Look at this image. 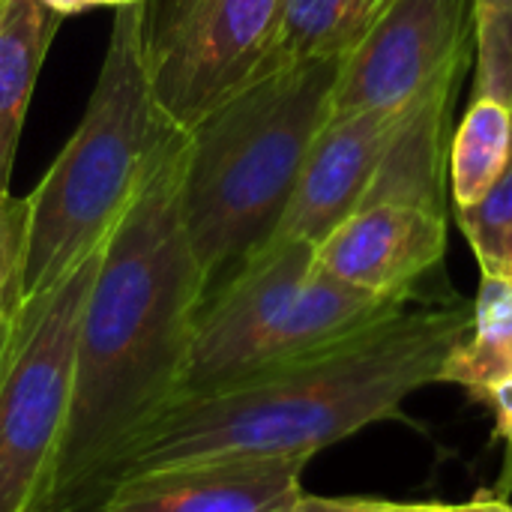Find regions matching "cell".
I'll use <instances>...</instances> for the list:
<instances>
[{"mask_svg":"<svg viewBox=\"0 0 512 512\" xmlns=\"http://www.w3.org/2000/svg\"><path fill=\"white\" fill-rule=\"evenodd\" d=\"M183 165L186 132L168 126L102 246L42 512H96L123 456L180 399L195 321L210 291L183 222Z\"/></svg>","mask_w":512,"mask_h":512,"instance_id":"obj_1","label":"cell"},{"mask_svg":"<svg viewBox=\"0 0 512 512\" xmlns=\"http://www.w3.org/2000/svg\"><path fill=\"white\" fill-rule=\"evenodd\" d=\"M474 300L417 294L381 321L309 357L171 402L132 444L117 480L198 459L315 456L366 426L402 417L468 333ZM114 489V486H111Z\"/></svg>","mask_w":512,"mask_h":512,"instance_id":"obj_2","label":"cell"},{"mask_svg":"<svg viewBox=\"0 0 512 512\" xmlns=\"http://www.w3.org/2000/svg\"><path fill=\"white\" fill-rule=\"evenodd\" d=\"M339 63L333 54L258 75L186 132L183 222L210 285L273 237L330 117Z\"/></svg>","mask_w":512,"mask_h":512,"instance_id":"obj_3","label":"cell"},{"mask_svg":"<svg viewBox=\"0 0 512 512\" xmlns=\"http://www.w3.org/2000/svg\"><path fill=\"white\" fill-rule=\"evenodd\" d=\"M168 126L147 72L144 0L117 6L87 111L39 186L24 198L15 306L48 294L108 240Z\"/></svg>","mask_w":512,"mask_h":512,"instance_id":"obj_4","label":"cell"},{"mask_svg":"<svg viewBox=\"0 0 512 512\" xmlns=\"http://www.w3.org/2000/svg\"><path fill=\"white\" fill-rule=\"evenodd\" d=\"M417 294L381 297L354 288L318 267L312 243L267 240L204 300L180 399L324 351Z\"/></svg>","mask_w":512,"mask_h":512,"instance_id":"obj_5","label":"cell"},{"mask_svg":"<svg viewBox=\"0 0 512 512\" xmlns=\"http://www.w3.org/2000/svg\"><path fill=\"white\" fill-rule=\"evenodd\" d=\"M102 246L48 294L9 312L0 351V512L45 510L72 402L81 315Z\"/></svg>","mask_w":512,"mask_h":512,"instance_id":"obj_6","label":"cell"},{"mask_svg":"<svg viewBox=\"0 0 512 512\" xmlns=\"http://www.w3.org/2000/svg\"><path fill=\"white\" fill-rule=\"evenodd\" d=\"M282 0H144V54L159 114L201 123L264 69Z\"/></svg>","mask_w":512,"mask_h":512,"instance_id":"obj_7","label":"cell"},{"mask_svg":"<svg viewBox=\"0 0 512 512\" xmlns=\"http://www.w3.org/2000/svg\"><path fill=\"white\" fill-rule=\"evenodd\" d=\"M471 39V0H390L342 54L330 114L399 111Z\"/></svg>","mask_w":512,"mask_h":512,"instance_id":"obj_8","label":"cell"},{"mask_svg":"<svg viewBox=\"0 0 512 512\" xmlns=\"http://www.w3.org/2000/svg\"><path fill=\"white\" fill-rule=\"evenodd\" d=\"M309 456H225L174 462L114 483L96 512H288Z\"/></svg>","mask_w":512,"mask_h":512,"instance_id":"obj_9","label":"cell"},{"mask_svg":"<svg viewBox=\"0 0 512 512\" xmlns=\"http://www.w3.org/2000/svg\"><path fill=\"white\" fill-rule=\"evenodd\" d=\"M447 252V213L372 204L354 210L318 246L315 261L330 276L381 294L399 297L420 291V282Z\"/></svg>","mask_w":512,"mask_h":512,"instance_id":"obj_10","label":"cell"},{"mask_svg":"<svg viewBox=\"0 0 512 512\" xmlns=\"http://www.w3.org/2000/svg\"><path fill=\"white\" fill-rule=\"evenodd\" d=\"M399 111L330 114L297 174L288 207L270 240L318 246L360 210Z\"/></svg>","mask_w":512,"mask_h":512,"instance_id":"obj_11","label":"cell"},{"mask_svg":"<svg viewBox=\"0 0 512 512\" xmlns=\"http://www.w3.org/2000/svg\"><path fill=\"white\" fill-rule=\"evenodd\" d=\"M474 66V39L465 42L444 69L399 108L381 162L360 204H405L447 213L450 180V117L456 93Z\"/></svg>","mask_w":512,"mask_h":512,"instance_id":"obj_12","label":"cell"},{"mask_svg":"<svg viewBox=\"0 0 512 512\" xmlns=\"http://www.w3.org/2000/svg\"><path fill=\"white\" fill-rule=\"evenodd\" d=\"M60 15L45 0H3L0 9V195H9L24 114L57 33Z\"/></svg>","mask_w":512,"mask_h":512,"instance_id":"obj_13","label":"cell"},{"mask_svg":"<svg viewBox=\"0 0 512 512\" xmlns=\"http://www.w3.org/2000/svg\"><path fill=\"white\" fill-rule=\"evenodd\" d=\"M512 378V276L483 273L468 333L441 366L438 384L465 387L480 399Z\"/></svg>","mask_w":512,"mask_h":512,"instance_id":"obj_14","label":"cell"},{"mask_svg":"<svg viewBox=\"0 0 512 512\" xmlns=\"http://www.w3.org/2000/svg\"><path fill=\"white\" fill-rule=\"evenodd\" d=\"M366 24V0H282L264 69L345 54Z\"/></svg>","mask_w":512,"mask_h":512,"instance_id":"obj_15","label":"cell"},{"mask_svg":"<svg viewBox=\"0 0 512 512\" xmlns=\"http://www.w3.org/2000/svg\"><path fill=\"white\" fill-rule=\"evenodd\" d=\"M512 153V108L477 96L450 141V189L456 207L474 204L507 168Z\"/></svg>","mask_w":512,"mask_h":512,"instance_id":"obj_16","label":"cell"},{"mask_svg":"<svg viewBox=\"0 0 512 512\" xmlns=\"http://www.w3.org/2000/svg\"><path fill=\"white\" fill-rule=\"evenodd\" d=\"M459 228L483 273L512 276V153L501 177L474 204L459 207Z\"/></svg>","mask_w":512,"mask_h":512,"instance_id":"obj_17","label":"cell"},{"mask_svg":"<svg viewBox=\"0 0 512 512\" xmlns=\"http://www.w3.org/2000/svg\"><path fill=\"white\" fill-rule=\"evenodd\" d=\"M474 15V99L512 102V0H471Z\"/></svg>","mask_w":512,"mask_h":512,"instance_id":"obj_18","label":"cell"},{"mask_svg":"<svg viewBox=\"0 0 512 512\" xmlns=\"http://www.w3.org/2000/svg\"><path fill=\"white\" fill-rule=\"evenodd\" d=\"M24 255V201L0 195V321L9 318L18 297Z\"/></svg>","mask_w":512,"mask_h":512,"instance_id":"obj_19","label":"cell"},{"mask_svg":"<svg viewBox=\"0 0 512 512\" xmlns=\"http://www.w3.org/2000/svg\"><path fill=\"white\" fill-rule=\"evenodd\" d=\"M477 402H483L492 417H495V429L492 438L504 444V468H501V480L495 483L492 492H498L501 498L512 495V378L501 381L495 387H489Z\"/></svg>","mask_w":512,"mask_h":512,"instance_id":"obj_20","label":"cell"},{"mask_svg":"<svg viewBox=\"0 0 512 512\" xmlns=\"http://www.w3.org/2000/svg\"><path fill=\"white\" fill-rule=\"evenodd\" d=\"M408 501H387V498H369V495H342V498H324V495H300L288 512H405Z\"/></svg>","mask_w":512,"mask_h":512,"instance_id":"obj_21","label":"cell"},{"mask_svg":"<svg viewBox=\"0 0 512 512\" xmlns=\"http://www.w3.org/2000/svg\"><path fill=\"white\" fill-rule=\"evenodd\" d=\"M441 512H512L510 498H501L492 489H480L465 504H441Z\"/></svg>","mask_w":512,"mask_h":512,"instance_id":"obj_22","label":"cell"},{"mask_svg":"<svg viewBox=\"0 0 512 512\" xmlns=\"http://www.w3.org/2000/svg\"><path fill=\"white\" fill-rule=\"evenodd\" d=\"M57 15H75V12H84V9H90L93 3L90 0H45Z\"/></svg>","mask_w":512,"mask_h":512,"instance_id":"obj_23","label":"cell"},{"mask_svg":"<svg viewBox=\"0 0 512 512\" xmlns=\"http://www.w3.org/2000/svg\"><path fill=\"white\" fill-rule=\"evenodd\" d=\"M405 512H441V501H408Z\"/></svg>","mask_w":512,"mask_h":512,"instance_id":"obj_24","label":"cell"},{"mask_svg":"<svg viewBox=\"0 0 512 512\" xmlns=\"http://www.w3.org/2000/svg\"><path fill=\"white\" fill-rule=\"evenodd\" d=\"M387 3H390V0H366V24H369V21H372V18L381 12ZM366 24H363V27H366ZM360 33H363V30H360Z\"/></svg>","mask_w":512,"mask_h":512,"instance_id":"obj_25","label":"cell"},{"mask_svg":"<svg viewBox=\"0 0 512 512\" xmlns=\"http://www.w3.org/2000/svg\"><path fill=\"white\" fill-rule=\"evenodd\" d=\"M6 330H9V318L0 324V351H3V342H6Z\"/></svg>","mask_w":512,"mask_h":512,"instance_id":"obj_26","label":"cell"},{"mask_svg":"<svg viewBox=\"0 0 512 512\" xmlns=\"http://www.w3.org/2000/svg\"><path fill=\"white\" fill-rule=\"evenodd\" d=\"M0 9H3V0H0Z\"/></svg>","mask_w":512,"mask_h":512,"instance_id":"obj_27","label":"cell"},{"mask_svg":"<svg viewBox=\"0 0 512 512\" xmlns=\"http://www.w3.org/2000/svg\"><path fill=\"white\" fill-rule=\"evenodd\" d=\"M3 321H6V318H3ZM3 321H0V324H3Z\"/></svg>","mask_w":512,"mask_h":512,"instance_id":"obj_28","label":"cell"},{"mask_svg":"<svg viewBox=\"0 0 512 512\" xmlns=\"http://www.w3.org/2000/svg\"><path fill=\"white\" fill-rule=\"evenodd\" d=\"M510 108H512V102H510Z\"/></svg>","mask_w":512,"mask_h":512,"instance_id":"obj_29","label":"cell"}]
</instances>
